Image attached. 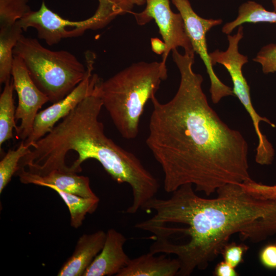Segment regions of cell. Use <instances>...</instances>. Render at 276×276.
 <instances>
[{
  "instance_id": "obj_2",
  "label": "cell",
  "mask_w": 276,
  "mask_h": 276,
  "mask_svg": "<svg viewBox=\"0 0 276 276\" xmlns=\"http://www.w3.org/2000/svg\"><path fill=\"white\" fill-rule=\"evenodd\" d=\"M216 192V198H202L192 185L186 184L169 198L155 197L141 208L154 212L142 221L155 237L150 246L152 252L157 254L163 247L187 238L163 252L178 260L177 275L189 276L196 269H205L234 234L254 243L276 234V198L261 197L247 190L242 183H228Z\"/></svg>"
},
{
  "instance_id": "obj_13",
  "label": "cell",
  "mask_w": 276,
  "mask_h": 276,
  "mask_svg": "<svg viewBox=\"0 0 276 276\" xmlns=\"http://www.w3.org/2000/svg\"><path fill=\"white\" fill-rule=\"evenodd\" d=\"M106 233L99 230L85 234L77 240L73 254L59 269L58 276H83L86 269L102 250Z\"/></svg>"
},
{
  "instance_id": "obj_8",
  "label": "cell",
  "mask_w": 276,
  "mask_h": 276,
  "mask_svg": "<svg viewBox=\"0 0 276 276\" xmlns=\"http://www.w3.org/2000/svg\"><path fill=\"white\" fill-rule=\"evenodd\" d=\"M182 16L188 36L195 53L203 61L209 76L211 99L215 104L223 98L234 96L233 89L219 79L214 72L206 41V34L213 27L222 22L221 19H206L193 9L189 0H171Z\"/></svg>"
},
{
  "instance_id": "obj_12",
  "label": "cell",
  "mask_w": 276,
  "mask_h": 276,
  "mask_svg": "<svg viewBox=\"0 0 276 276\" xmlns=\"http://www.w3.org/2000/svg\"><path fill=\"white\" fill-rule=\"evenodd\" d=\"M20 181L25 184H34L48 188L55 187L62 191L84 197L98 198L92 191L89 179L70 171L54 170L43 176L32 174L24 168L16 172Z\"/></svg>"
},
{
  "instance_id": "obj_23",
  "label": "cell",
  "mask_w": 276,
  "mask_h": 276,
  "mask_svg": "<svg viewBox=\"0 0 276 276\" xmlns=\"http://www.w3.org/2000/svg\"><path fill=\"white\" fill-rule=\"evenodd\" d=\"M259 258L261 264L266 268L276 269V243H268L260 250Z\"/></svg>"
},
{
  "instance_id": "obj_15",
  "label": "cell",
  "mask_w": 276,
  "mask_h": 276,
  "mask_svg": "<svg viewBox=\"0 0 276 276\" xmlns=\"http://www.w3.org/2000/svg\"><path fill=\"white\" fill-rule=\"evenodd\" d=\"M18 21L13 26L0 30V83L5 84L11 79L14 60L13 51L22 35Z\"/></svg>"
},
{
  "instance_id": "obj_19",
  "label": "cell",
  "mask_w": 276,
  "mask_h": 276,
  "mask_svg": "<svg viewBox=\"0 0 276 276\" xmlns=\"http://www.w3.org/2000/svg\"><path fill=\"white\" fill-rule=\"evenodd\" d=\"M30 151L22 141L18 147L9 150L0 162V193L10 181L12 177L18 170L21 158Z\"/></svg>"
},
{
  "instance_id": "obj_6",
  "label": "cell",
  "mask_w": 276,
  "mask_h": 276,
  "mask_svg": "<svg viewBox=\"0 0 276 276\" xmlns=\"http://www.w3.org/2000/svg\"><path fill=\"white\" fill-rule=\"evenodd\" d=\"M95 13L84 20L66 19L50 10L43 1L37 11H31L18 21L24 31L32 28L39 39L49 45L62 39L80 36L87 30L102 29L117 16L131 13L134 6L129 0H98Z\"/></svg>"
},
{
  "instance_id": "obj_1",
  "label": "cell",
  "mask_w": 276,
  "mask_h": 276,
  "mask_svg": "<svg viewBox=\"0 0 276 276\" xmlns=\"http://www.w3.org/2000/svg\"><path fill=\"white\" fill-rule=\"evenodd\" d=\"M180 75L177 91L168 102L154 96L146 143L164 174V188L172 193L191 184L210 196L228 183L251 180L248 144L210 106L202 76L192 68L195 53L172 51Z\"/></svg>"
},
{
  "instance_id": "obj_24",
  "label": "cell",
  "mask_w": 276,
  "mask_h": 276,
  "mask_svg": "<svg viewBox=\"0 0 276 276\" xmlns=\"http://www.w3.org/2000/svg\"><path fill=\"white\" fill-rule=\"evenodd\" d=\"M245 186L249 191L257 194L261 197L266 198H276V185L268 186L251 180L246 182Z\"/></svg>"
},
{
  "instance_id": "obj_14",
  "label": "cell",
  "mask_w": 276,
  "mask_h": 276,
  "mask_svg": "<svg viewBox=\"0 0 276 276\" xmlns=\"http://www.w3.org/2000/svg\"><path fill=\"white\" fill-rule=\"evenodd\" d=\"M180 269L176 258H168L166 254L156 256L149 251L131 259L127 265L117 276H175Z\"/></svg>"
},
{
  "instance_id": "obj_26",
  "label": "cell",
  "mask_w": 276,
  "mask_h": 276,
  "mask_svg": "<svg viewBox=\"0 0 276 276\" xmlns=\"http://www.w3.org/2000/svg\"><path fill=\"white\" fill-rule=\"evenodd\" d=\"M152 50L158 55H163L166 50V45L164 41L157 37H153L150 40Z\"/></svg>"
},
{
  "instance_id": "obj_7",
  "label": "cell",
  "mask_w": 276,
  "mask_h": 276,
  "mask_svg": "<svg viewBox=\"0 0 276 276\" xmlns=\"http://www.w3.org/2000/svg\"><path fill=\"white\" fill-rule=\"evenodd\" d=\"M85 56L86 74L84 78L64 98L38 112L34 120L32 132L24 141L28 147H31L47 134L84 99L94 93L96 85L101 79L97 74L93 73L96 55L87 51Z\"/></svg>"
},
{
  "instance_id": "obj_9",
  "label": "cell",
  "mask_w": 276,
  "mask_h": 276,
  "mask_svg": "<svg viewBox=\"0 0 276 276\" xmlns=\"http://www.w3.org/2000/svg\"><path fill=\"white\" fill-rule=\"evenodd\" d=\"M145 9L139 13L131 12L139 25L143 26L152 19L156 22L159 33L166 45L162 57V63L166 65L169 53L181 47L185 53H195L186 32L182 16L179 13H174L169 0H145Z\"/></svg>"
},
{
  "instance_id": "obj_28",
  "label": "cell",
  "mask_w": 276,
  "mask_h": 276,
  "mask_svg": "<svg viewBox=\"0 0 276 276\" xmlns=\"http://www.w3.org/2000/svg\"><path fill=\"white\" fill-rule=\"evenodd\" d=\"M271 2L273 7V11L276 12V0H271Z\"/></svg>"
},
{
  "instance_id": "obj_20",
  "label": "cell",
  "mask_w": 276,
  "mask_h": 276,
  "mask_svg": "<svg viewBox=\"0 0 276 276\" xmlns=\"http://www.w3.org/2000/svg\"><path fill=\"white\" fill-rule=\"evenodd\" d=\"M29 0H0V30L14 25L32 10Z\"/></svg>"
},
{
  "instance_id": "obj_22",
  "label": "cell",
  "mask_w": 276,
  "mask_h": 276,
  "mask_svg": "<svg viewBox=\"0 0 276 276\" xmlns=\"http://www.w3.org/2000/svg\"><path fill=\"white\" fill-rule=\"evenodd\" d=\"M248 249V247L244 244L227 243L223 247L221 254L224 261L236 268L243 261V256Z\"/></svg>"
},
{
  "instance_id": "obj_5",
  "label": "cell",
  "mask_w": 276,
  "mask_h": 276,
  "mask_svg": "<svg viewBox=\"0 0 276 276\" xmlns=\"http://www.w3.org/2000/svg\"><path fill=\"white\" fill-rule=\"evenodd\" d=\"M13 54L22 59L34 83L53 103L70 94L86 74V66L72 53L50 50L23 35Z\"/></svg>"
},
{
  "instance_id": "obj_4",
  "label": "cell",
  "mask_w": 276,
  "mask_h": 276,
  "mask_svg": "<svg viewBox=\"0 0 276 276\" xmlns=\"http://www.w3.org/2000/svg\"><path fill=\"white\" fill-rule=\"evenodd\" d=\"M167 77V66L161 61H140L99 81L96 89L103 107L124 139L137 136L145 106Z\"/></svg>"
},
{
  "instance_id": "obj_16",
  "label": "cell",
  "mask_w": 276,
  "mask_h": 276,
  "mask_svg": "<svg viewBox=\"0 0 276 276\" xmlns=\"http://www.w3.org/2000/svg\"><path fill=\"white\" fill-rule=\"evenodd\" d=\"M259 22L276 24V12L267 10L255 1H248L240 6L237 17L233 21L225 24L222 32L228 35L243 24Z\"/></svg>"
},
{
  "instance_id": "obj_11",
  "label": "cell",
  "mask_w": 276,
  "mask_h": 276,
  "mask_svg": "<svg viewBox=\"0 0 276 276\" xmlns=\"http://www.w3.org/2000/svg\"><path fill=\"white\" fill-rule=\"evenodd\" d=\"M126 241L123 234L114 228L109 229L102 250L83 276L117 275L131 259L124 250Z\"/></svg>"
},
{
  "instance_id": "obj_3",
  "label": "cell",
  "mask_w": 276,
  "mask_h": 276,
  "mask_svg": "<svg viewBox=\"0 0 276 276\" xmlns=\"http://www.w3.org/2000/svg\"><path fill=\"white\" fill-rule=\"evenodd\" d=\"M102 107L96 86L93 94L30 147L19 167L39 176L54 170L77 173L84 162L94 159L118 183H126L134 191L142 188L149 171L136 155L106 135L99 119Z\"/></svg>"
},
{
  "instance_id": "obj_18",
  "label": "cell",
  "mask_w": 276,
  "mask_h": 276,
  "mask_svg": "<svg viewBox=\"0 0 276 276\" xmlns=\"http://www.w3.org/2000/svg\"><path fill=\"white\" fill-rule=\"evenodd\" d=\"M49 188L58 193L67 205L70 214L71 225L75 228L81 226L86 214H92L97 210L100 201L98 197H84L53 187Z\"/></svg>"
},
{
  "instance_id": "obj_25",
  "label": "cell",
  "mask_w": 276,
  "mask_h": 276,
  "mask_svg": "<svg viewBox=\"0 0 276 276\" xmlns=\"http://www.w3.org/2000/svg\"><path fill=\"white\" fill-rule=\"evenodd\" d=\"M216 276H237L239 273L235 268L231 266L224 261L218 263L214 270Z\"/></svg>"
},
{
  "instance_id": "obj_21",
  "label": "cell",
  "mask_w": 276,
  "mask_h": 276,
  "mask_svg": "<svg viewBox=\"0 0 276 276\" xmlns=\"http://www.w3.org/2000/svg\"><path fill=\"white\" fill-rule=\"evenodd\" d=\"M252 60L261 64L264 73L276 72V43L263 47Z\"/></svg>"
},
{
  "instance_id": "obj_27",
  "label": "cell",
  "mask_w": 276,
  "mask_h": 276,
  "mask_svg": "<svg viewBox=\"0 0 276 276\" xmlns=\"http://www.w3.org/2000/svg\"><path fill=\"white\" fill-rule=\"evenodd\" d=\"M134 5H143L145 3V0H129Z\"/></svg>"
},
{
  "instance_id": "obj_17",
  "label": "cell",
  "mask_w": 276,
  "mask_h": 276,
  "mask_svg": "<svg viewBox=\"0 0 276 276\" xmlns=\"http://www.w3.org/2000/svg\"><path fill=\"white\" fill-rule=\"evenodd\" d=\"M0 96V146L13 138V130H16L15 112L13 91L14 86L11 78L5 84Z\"/></svg>"
},
{
  "instance_id": "obj_10",
  "label": "cell",
  "mask_w": 276,
  "mask_h": 276,
  "mask_svg": "<svg viewBox=\"0 0 276 276\" xmlns=\"http://www.w3.org/2000/svg\"><path fill=\"white\" fill-rule=\"evenodd\" d=\"M11 76L18 97L16 121L20 120L15 130L17 137L24 141L32 132L39 109L50 100L34 83L22 59L16 56H14Z\"/></svg>"
}]
</instances>
